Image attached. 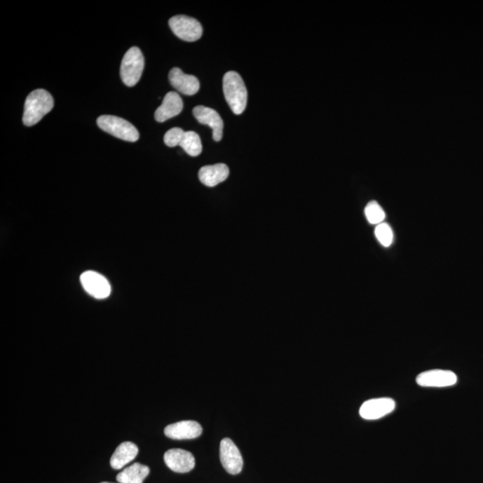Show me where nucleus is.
Listing matches in <instances>:
<instances>
[{"mask_svg":"<svg viewBox=\"0 0 483 483\" xmlns=\"http://www.w3.org/2000/svg\"><path fill=\"white\" fill-rule=\"evenodd\" d=\"M223 90L233 113L242 114L247 104V90L241 76L234 71L226 73L223 79Z\"/></svg>","mask_w":483,"mask_h":483,"instance_id":"2","label":"nucleus"},{"mask_svg":"<svg viewBox=\"0 0 483 483\" xmlns=\"http://www.w3.org/2000/svg\"><path fill=\"white\" fill-rule=\"evenodd\" d=\"M179 146L188 155L192 157L199 156L203 151L200 136L193 131L186 132Z\"/></svg>","mask_w":483,"mask_h":483,"instance_id":"18","label":"nucleus"},{"mask_svg":"<svg viewBox=\"0 0 483 483\" xmlns=\"http://www.w3.org/2000/svg\"><path fill=\"white\" fill-rule=\"evenodd\" d=\"M184 134H186V132L179 128L170 129L164 136L165 144L168 146V147H176V146L180 145Z\"/></svg>","mask_w":483,"mask_h":483,"instance_id":"21","label":"nucleus"},{"mask_svg":"<svg viewBox=\"0 0 483 483\" xmlns=\"http://www.w3.org/2000/svg\"><path fill=\"white\" fill-rule=\"evenodd\" d=\"M81 283L90 296L96 299H105L111 293L109 282L95 271H86L81 275Z\"/></svg>","mask_w":483,"mask_h":483,"instance_id":"9","label":"nucleus"},{"mask_svg":"<svg viewBox=\"0 0 483 483\" xmlns=\"http://www.w3.org/2000/svg\"><path fill=\"white\" fill-rule=\"evenodd\" d=\"M97 124L103 131L123 141L135 142L140 137V134L134 125L118 116H100L97 119Z\"/></svg>","mask_w":483,"mask_h":483,"instance_id":"3","label":"nucleus"},{"mask_svg":"<svg viewBox=\"0 0 483 483\" xmlns=\"http://www.w3.org/2000/svg\"><path fill=\"white\" fill-rule=\"evenodd\" d=\"M229 176V167L223 163L210 165L200 168L199 179L204 186L214 187L224 182Z\"/></svg>","mask_w":483,"mask_h":483,"instance_id":"15","label":"nucleus"},{"mask_svg":"<svg viewBox=\"0 0 483 483\" xmlns=\"http://www.w3.org/2000/svg\"><path fill=\"white\" fill-rule=\"evenodd\" d=\"M416 382L424 388H447L456 384L457 376L447 369H430L418 375Z\"/></svg>","mask_w":483,"mask_h":483,"instance_id":"8","label":"nucleus"},{"mask_svg":"<svg viewBox=\"0 0 483 483\" xmlns=\"http://www.w3.org/2000/svg\"><path fill=\"white\" fill-rule=\"evenodd\" d=\"M164 461L168 468L175 472L186 473L192 471L196 466L193 454L180 449L168 450L164 455Z\"/></svg>","mask_w":483,"mask_h":483,"instance_id":"10","label":"nucleus"},{"mask_svg":"<svg viewBox=\"0 0 483 483\" xmlns=\"http://www.w3.org/2000/svg\"><path fill=\"white\" fill-rule=\"evenodd\" d=\"M375 236L378 241L385 247H388L393 242V231H392L390 225L387 223L379 224L375 229Z\"/></svg>","mask_w":483,"mask_h":483,"instance_id":"20","label":"nucleus"},{"mask_svg":"<svg viewBox=\"0 0 483 483\" xmlns=\"http://www.w3.org/2000/svg\"><path fill=\"white\" fill-rule=\"evenodd\" d=\"M144 68V57L140 48L132 47L123 57L120 76L126 86L132 87L140 81Z\"/></svg>","mask_w":483,"mask_h":483,"instance_id":"4","label":"nucleus"},{"mask_svg":"<svg viewBox=\"0 0 483 483\" xmlns=\"http://www.w3.org/2000/svg\"><path fill=\"white\" fill-rule=\"evenodd\" d=\"M220 461L224 469L230 475H238L244 465L238 447L229 437L222 440L220 443Z\"/></svg>","mask_w":483,"mask_h":483,"instance_id":"7","label":"nucleus"},{"mask_svg":"<svg viewBox=\"0 0 483 483\" xmlns=\"http://www.w3.org/2000/svg\"><path fill=\"white\" fill-rule=\"evenodd\" d=\"M184 108V103L179 94L170 92L164 97L163 102L155 112V119L158 122L163 123L167 120L179 115Z\"/></svg>","mask_w":483,"mask_h":483,"instance_id":"14","label":"nucleus"},{"mask_svg":"<svg viewBox=\"0 0 483 483\" xmlns=\"http://www.w3.org/2000/svg\"><path fill=\"white\" fill-rule=\"evenodd\" d=\"M138 447L132 442H123L116 447V451L110 458V465L115 470L124 468L128 463L138 455Z\"/></svg>","mask_w":483,"mask_h":483,"instance_id":"16","label":"nucleus"},{"mask_svg":"<svg viewBox=\"0 0 483 483\" xmlns=\"http://www.w3.org/2000/svg\"><path fill=\"white\" fill-rule=\"evenodd\" d=\"M170 83L178 92L192 96L199 92L200 83L196 76L186 74L180 68L174 67L170 72Z\"/></svg>","mask_w":483,"mask_h":483,"instance_id":"13","label":"nucleus"},{"mask_svg":"<svg viewBox=\"0 0 483 483\" xmlns=\"http://www.w3.org/2000/svg\"><path fill=\"white\" fill-rule=\"evenodd\" d=\"M53 108L54 100L51 94L46 90H35L25 100L22 122L27 126L36 125Z\"/></svg>","mask_w":483,"mask_h":483,"instance_id":"1","label":"nucleus"},{"mask_svg":"<svg viewBox=\"0 0 483 483\" xmlns=\"http://www.w3.org/2000/svg\"><path fill=\"white\" fill-rule=\"evenodd\" d=\"M395 402L392 398H372L362 404L359 414L362 419L374 421L388 416L395 410Z\"/></svg>","mask_w":483,"mask_h":483,"instance_id":"6","label":"nucleus"},{"mask_svg":"<svg viewBox=\"0 0 483 483\" xmlns=\"http://www.w3.org/2000/svg\"><path fill=\"white\" fill-rule=\"evenodd\" d=\"M165 435L172 440H193L202 435L203 427L194 421H182L165 428Z\"/></svg>","mask_w":483,"mask_h":483,"instance_id":"11","label":"nucleus"},{"mask_svg":"<svg viewBox=\"0 0 483 483\" xmlns=\"http://www.w3.org/2000/svg\"><path fill=\"white\" fill-rule=\"evenodd\" d=\"M150 473L148 466L135 463L116 475L118 483H142Z\"/></svg>","mask_w":483,"mask_h":483,"instance_id":"17","label":"nucleus"},{"mask_svg":"<svg viewBox=\"0 0 483 483\" xmlns=\"http://www.w3.org/2000/svg\"><path fill=\"white\" fill-rule=\"evenodd\" d=\"M174 34L181 40L196 41L203 35V27L196 19L186 15L173 16L168 22Z\"/></svg>","mask_w":483,"mask_h":483,"instance_id":"5","label":"nucleus"},{"mask_svg":"<svg viewBox=\"0 0 483 483\" xmlns=\"http://www.w3.org/2000/svg\"><path fill=\"white\" fill-rule=\"evenodd\" d=\"M100 483H112V482H100Z\"/></svg>","mask_w":483,"mask_h":483,"instance_id":"22","label":"nucleus"},{"mask_svg":"<svg viewBox=\"0 0 483 483\" xmlns=\"http://www.w3.org/2000/svg\"><path fill=\"white\" fill-rule=\"evenodd\" d=\"M365 216L371 224H381L385 219L386 214L378 203L371 202L366 206Z\"/></svg>","mask_w":483,"mask_h":483,"instance_id":"19","label":"nucleus"},{"mask_svg":"<svg viewBox=\"0 0 483 483\" xmlns=\"http://www.w3.org/2000/svg\"><path fill=\"white\" fill-rule=\"evenodd\" d=\"M193 116L200 124L210 126L213 131V139L216 142L222 141L224 123L216 110L204 106H197L193 110Z\"/></svg>","mask_w":483,"mask_h":483,"instance_id":"12","label":"nucleus"}]
</instances>
